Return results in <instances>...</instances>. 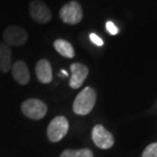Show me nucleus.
Listing matches in <instances>:
<instances>
[{"instance_id": "f257e3e1", "label": "nucleus", "mask_w": 157, "mask_h": 157, "mask_svg": "<svg viewBox=\"0 0 157 157\" xmlns=\"http://www.w3.org/2000/svg\"><path fill=\"white\" fill-rule=\"evenodd\" d=\"M96 101L95 90L89 87H85L79 94L76 96L73 102V111L76 115L86 116L92 111Z\"/></svg>"}, {"instance_id": "f03ea898", "label": "nucleus", "mask_w": 157, "mask_h": 157, "mask_svg": "<svg viewBox=\"0 0 157 157\" xmlns=\"http://www.w3.org/2000/svg\"><path fill=\"white\" fill-rule=\"evenodd\" d=\"M59 16L63 22L68 25H77L83 17L81 5L77 1H69L61 7Z\"/></svg>"}, {"instance_id": "7ed1b4c3", "label": "nucleus", "mask_w": 157, "mask_h": 157, "mask_svg": "<svg viewBox=\"0 0 157 157\" xmlns=\"http://www.w3.org/2000/svg\"><path fill=\"white\" fill-rule=\"evenodd\" d=\"M69 130V124L67 119L63 116L56 117L49 124L47 129V136L51 142H59L67 135Z\"/></svg>"}, {"instance_id": "20e7f679", "label": "nucleus", "mask_w": 157, "mask_h": 157, "mask_svg": "<svg viewBox=\"0 0 157 157\" xmlns=\"http://www.w3.org/2000/svg\"><path fill=\"white\" fill-rule=\"evenodd\" d=\"M21 112L25 117L32 120H41L48 112L46 103L36 98H29L22 102Z\"/></svg>"}, {"instance_id": "39448f33", "label": "nucleus", "mask_w": 157, "mask_h": 157, "mask_svg": "<svg viewBox=\"0 0 157 157\" xmlns=\"http://www.w3.org/2000/svg\"><path fill=\"white\" fill-rule=\"evenodd\" d=\"M29 39L28 33L23 28L18 25H10L3 32V40L8 46L19 47L25 45Z\"/></svg>"}, {"instance_id": "423d86ee", "label": "nucleus", "mask_w": 157, "mask_h": 157, "mask_svg": "<svg viewBox=\"0 0 157 157\" xmlns=\"http://www.w3.org/2000/svg\"><path fill=\"white\" fill-rule=\"evenodd\" d=\"M29 11L31 17L39 23H47L52 19V13L42 0H33L29 3Z\"/></svg>"}, {"instance_id": "0eeeda50", "label": "nucleus", "mask_w": 157, "mask_h": 157, "mask_svg": "<svg viewBox=\"0 0 157 157\" xmlns=\"http://www.w3.org/2000/svg\"><path fill=\"white\" fill-rule=\"evenodd\" d=\"M91 137L93 143L101 149H109L115 143L112 133H109L101 125H95L93 127Z\"/></svg>"}, {"instance_id": "6e6552de", "label": "nucleus", "mask_w": 157, "mask_h": 157, "mask_svg": "<svg viewBox=\"0 0 157 157\" xmlns=\"http://www.w3.org/2000/svg\"><path fill=\"white\" fill-rule=\"evenodd\" d=\"M71 77H70V86L74 89L79 88L87 78L89 70L85 65L81 63H73L70 66Z\"/></svg>"}, {"instance_id": "1a4fd4ad", "label": "nucleus", "mask_w": 157, "mask_h": 157, "mask_svg": "<svg viewBox=\"0 0 157 157\" xmlns=\"http://www.w3.org/2000/svg\"><path fill=\"white\" fill-rule=\"evenodd\" d=\"M12 77L18 84L25 85L29 82L31 74H29V68L23 61H16L11 66Z\"/></svg>"}, {"instance_id": "9d476101", "label": "nucleus", "mask_w": 157, "mask_h": 157, "mask_svg": "<svg viewBox=\"0 0 157 157\" xmlns=\"http://www.w3.org/2000/svg\"><path fill=\"white\" fill-rule=\"evenodd\" d=\"M36 75L40 82L48 84L53 79V72L50 62L47 59L39 60L36 65Z\"/></svg>"}, {"instance_id": "9b49d317", "label": "nucleus", "mask_w": 157, "mask_h": 157, "mask_svg": "<svg viewBox=\"0 0 157 157\" xmlns=\"http://www.w3.org/2000/svg\"><path fill=\"white\" fill-rule=\"evenodd\" d=\"M12 66V52L10 46L0 43V71L8 72Z\"/></svg>"}, {"instance_id": "f8f14e48", "label": "nucleus", "mask_w": 157, "mask_h": 157, "mask_svg": "<svg viewBox=\"0 0 157 157\" xmlns=\"http://www.w3.org/2000/svg\"><path fill=\"white\" fill-rule=\"evenodd\" d=\"M54 48L60 55L65 57V58L71 59L75 56V52L72 45L69 42L65 41V40L62 39L56 40L54 42Z\"/></svg>"}, {"instance_id": "ddd939ff", "label": "nucleus", "mask_w": 157, "mask_h": 157, "mask_svg": "<svg viewBox=\"0 0 157 157\" xmlns=\"http://www.w3.org/2000/svg\"><path fill=\"white\" fill-rule=\"evenodd\" d=\"M60 157H93V153L91 150L87 148H82L77 150L67 149L61 153Z\"/></svg>"}, {"instance_id": "4468645a", "label": "nucleus", "mask_w": 157, "mask_h": 157, "mask_svg": "<svg viewBox=\"0 0 157 157\" xmlns=\"http://www.w3.org/2000/svg\"><path fill=\"white\" fill-rule=\"evenodd\" d=\"M142 157H157V143H151L143 151Z\"/></svg>"}, {"instance_id": "2eb2a0df", "label": "nucleus", "mask_w": 157, "mask_h": 157, "mask_svg": "<svg viewBox=\"0 0 157 157\" xmlns=\"http://www.w3.org/2000/svg\"><path fill=\"white\" fill-rule=\"evenodd\" d=\"M105 28H106V31H108L109 34L113 35V36H115V35H117L119 33L118 28H117L116 25L113 21H108V22H106L105 23Z\"/></svg>"}, {"instance_id": "dca6fc26", "label": "nucleus", "mask_w": 157, "mask_h": 157, "mask_svg": "<svg viewBox=\"0 0 157 157\" xmlns=\"http://www.w3.org/2000/svg\"><path fill=\"white\" fill-rule=\"evenodd\" d=\"M89 39H90V41H91L93 44L96 45V46H102L103 45V41L102 40L99 38L98 36H96L95 34H90L89 35Z\"/></svg>"}, {"instance_id": "f3484780", "label": "nucleus", "mask_w": 157, "mask_h": 157, "mask_svg": "<svg viewBox=\"0 0 157 157\" xmlns=\"http://www.w3.org/2000/svg\"><path fill=\"white\" fill-rule=\"evenodd\" d=\"M61 73L64 74L65 76H68V73H67V71H65V70H61Z\"/></svg>"}]
</instances>
